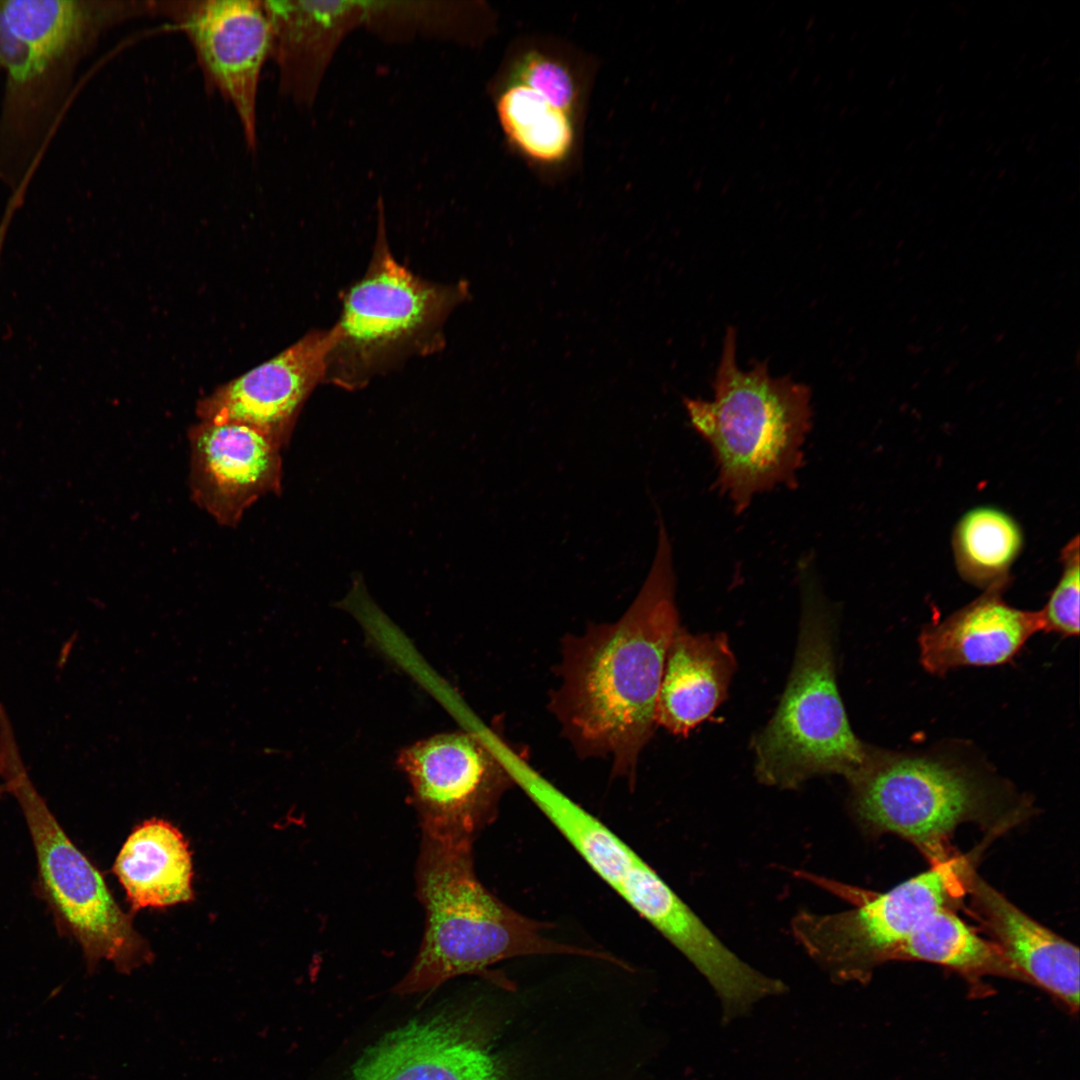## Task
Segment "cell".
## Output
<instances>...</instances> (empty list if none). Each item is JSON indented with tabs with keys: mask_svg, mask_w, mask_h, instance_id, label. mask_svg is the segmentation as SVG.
Instances as JSON below:
<instances>
[{
	"mask_svg": "<svg viewBox=\"0 0 1080 1080\" xmlns=\"http://www.w3.org/2000/svg\"><path fill=\"white\" fill-rule=\"evenodd\" d=\"M680 627L672 548L663 521L650 571L624 614L566 635L548 706L581 758H608L616 777L634 784L652 738L671 641Z\"/></svg>",
	"mask_w": 1080,
	"mask_h": 1080,
	"instance_id": "6da1fadb",
	"label": "cell"
},
{
	"mask_svg": "<svg viewBox=\"0 0 1080 1080\" xmlns=\"http://www.w3.org/2000/svg\"><path fill=\"white\" fill-rule=\"evenodd\" d=\"M151 1L0 0V182L19 201L64 116L77 69Z\"/></svg>",
	"mask_w": 1080,
	"mask_h": 1080,
	"instance_id": "7a4b0ae2",
	"label": "cell"
},
{
	"mask_svg": "<svg viewBox=\"0 0 1080 1080\" xmlns=\"http://www.w3.org/2000/svg\"><path fill=\"white\" fill-rule=\"evenodd\" d=\"M851 812L869 835L895 834L932 863L950 857L948 840L963 823L1001 830L1029 809L1007 781L955 750L891 751L872 746L849 781Z\"/></svg>",
	"mask_w": 1080,
	"mask_h": 1080,
	"instance_id": "3957f363",
	"label": "cell"
},
{
	"mask_svg": "<svg viewBox=\"0 0 1080 1080\" xmlns=\"http://www.w3.org/2000/svg\"><path fill=\"white\" fill-rule=\"evenodd\" d=\"M472 842L423 836L416 884L426 912L425 932L396 993L426 992L465 974L492 979L488 967L525 955L572 954L616 963L606 953L545 937L543 923L499 901L475 875Z\"/></svg>",
	"mask_w": 1080,
	"mask_h": 1080,
	"instance_id": "277c9868",
	"label": "cell"
},
{
	"mask_svg": "<svg viewBox=\"0 0 1080 1080\" xmlns=\"http://www.w3.org/2000/svg\"><path fill=\"white\" fill-rule=\"evenodd\" d=\"M736 331L726 330L713 382L714 399L683 398L690 424L710 445L719 491L744 511L753 497L796 486L811 427V392L789 376L774 378L766 361L741 371Z\"/></svg>",
	"mask_w": 1080,
	"mask_h": 1080,
	"instance_id": "5b68a950",
	"label": "cell"
},
{
	"mask_svg": "<svg viewBox=\"0 0 1080 1080\" xmlns=\"http://www.w3.org/2000/svg\"><path fill=\"white\" fill-rule=\"evenodd\" d=\"M801 576L803 609L793 667L773 717L752 741L756 778L780 789L798 788L820 775L849 781L872 748L853 732L838 691L832 613L808 570Z\"/></svg>",
	"mask_w": 1080,
	"mask_h": 1080,
	"instance_id": "8992f818",
	"label": "cell"
},
{
	"mask_svg": "<svg viewBox=\"0 0 1080 1080\" xmlns=\"http://www.w3.org/2000/svg\"><path fill=\"white\" fill-rule=\"evenodd\" d=\"M378 224L368 267L343 292L339 319L330 328L323 383L347 390L441 349L446 320L469 297L465 281L432 282L397 261L381 215Z\"/></svg>",
	"mask_w": 1080,
	"mask_h": 1080,
	"instance_id": "52a82bcc",
	"label": "cell"
},
{
	"mask_svg": "<svg viewBox=\"0 0 1080 1080\" xmlns=\"http://www.w3.org/2000/svg\"><path fill=\"white\" fill-rule=\"evenodd\" d=\"M0 779L19 804L29 830L37 862L35 893L47 905L58 933L78 943L88 971L102 960L123 974L150 963L152 952L130 916L31 780L5 709H0Z\"/></svg>",
	"mask_w": 1080,
	"mask_h": 1080,
	"instance_id": "ba28073f",
	"label": "cell"
},
{
	"mask_svg": "<svg viewBox=\"0 0 1080 1080\" xmlns=\"http://www.w3.org/2000/svg\"><path fill=\"white\" fill-rule=\"evenodd\" d=\"M972 866L970 859L951 855L878 894L798 871L799 877L854 907L830 914L801 911L791 921L792 935L833 978L863 982L876 967L895 960L901 945L927 918L959 903Z\"/></svg>",
	"mask_w": 1080,
	"mask_h": 1080,
	"instance_id": "9c48e42d",
	"label": "cell"
},
{
	"mask_svg": "<svg viewBox=\"0 0 1080 1080\" xmlns=\"http://www.w3.org/2000/svg\"><path fill=\"white\" fill-rule=\"evenodd\" d=\"M398 764L411 785L422 834L433 839L473 841L517 783L515 769L464 731L416 742L400 752Z\"/></svg>",
	"mask_w": 1080,
	"mask_h": 1080,
	"instance_id": "30bf717a",
	"label": "cell"
},
{
	"mask_svg": "<svg viewBox=\"0 0 1080 1080\" xmlns=\"http://www.w3.org/2000/svg\"><path fill=\"white\" fill-rule=\"evenodd\" d=\"M153 14L170 19L185 34L207 86L233 107L254 151L260 76L272 49L263 1H153Z\"/></svg>",
	"mask_w": 1080,
	"mask_h": 1080,
	"instance_id": "8fae6325",
	"label": "cell"
},
{
	"mask_svg": "<svg viewBox=\"0 0 1080 1080\" xmlns=\"http://www.w3.org/2000/svg\"><path fill=\"white\" fill-rule=\"evenodd\" d=\"M347 1080H508L489 1032L472 1012L444 1009L387 1033Z\"/></svg>",
	"mask_w": 1080,
	"mask_h": 1080,
	"instance_id": "7c38bea8",
	"label": "cell"
},
{
	"mask_svg": "<svg viewBox=\"0 0 1080 1080\" xmlns=\"http://www.w3.org/2000/svg\"><path fill=\"white\" fill-rule=\"evenodd\" d=\"M192 500L218 524L235 527L260 498L281 487V447L236 422L199 421L188 431Z\"/></svg>",
	"mask_w": 1080,
	"mask_h": 1080,
	"instance_id": "4fadbf2b",
	"label": "cell"
},
{
	"mask_svg": "<svg viewBox=\"0 0 1080 1080\" xmlns=\"http://www.w3.org/2000/svg\"><path fill=\"white\" fill-rule=\"evenodd\" d=\"M330 343V329L309 331L275 357L199 400V421L244 424L282 448L306 399L323 383Z\"/></svg>",
	"mask_w": 1080,
	"mask_h": 1080,
	"instance_id": "5bb4252c",
	"label": "cell"
},
{
	"mask_svg": "<svg viewBox=\"0 0 1080 1080\" xmlns=\"http://www.w3.org/2000/svg\"><path fill=\"white\" fill-rule=\"evenodd\" d=\"M1007 586L985 589L968 605L921 631L920 662L926 671L944 675L957 667L1002 665L1043 631L1040 610L1018 609L1003 599Z\"/></svg>",
	"mask_w": 1080,
	"mask_h": 1080,
	"instance_id": "9a60e30c",
	"label": "cell"
},
{
	"mask_svg": "<svg viewBox=\"0 0 1080 1080\" xmlns=\"http://www.w3.org/2000/svg\"><path fill=\"white\" fill-rule=\"evenodd\" d=\"M973 912L1009 961L1025 977L1079 1009V949L1043 926L970 869L966 880Z\"/></svg>",
	"mask_w": 1080,
	"mask_h": 1080,
	"instance_id": "2e32d148",
	"label": "cell"
},
{
	"mask_svg": "<svg viewBox=\"0 0 1080 1080\" xmlns=\"http://www.w3.org/2000/svg\"><path fill=\"white\" fill-rule=\"evenodd\" d=\"M736 660L723 633L692 634L681 626L668 648L656 723L687 736L725 700Z\"/></svg>",
	"mask_w": 1080,
	"mask_h": 1080,
	"instance_id": "e0dca14e",
	"label": "cell"
},
{
	"mask_svg": "<svg viewBox=\"0 0 1080 1080\" xmlns=\"http://www.w3.org/2000/svg\"><path fill=\"white\" fill-rule=\"evenodd\" d=\"M280 88L296 100L313 95L331 51L363 7L352 2L263 1Z\"/></svg>",
	"mask_w": 1080,
	"mask_h": 1080,
	"instance_id": "ac0fdd59",
	"label": "cell"
},
{
	"mask_svg": "<svg viewBox=\"0 0 1080 1080\" xmlns=\"http://www.w3.org/2000/svg\"><path fill=\"white\" fill-rule=\"evenodd\" d=\"M113 872L134 910L190 902L193 869L182 833L157 818L136 826L122 845Z\"/></svg>",
	"mask_w": 1080,
	"mask_h": 1080,
	"instance_id": "d6986e66",
	"label": "cell"
},
{
	"mask_svg": "<svg viewBox=\"0 0 1080 1080\" xmlns=\"http://www.w3.org/2000/svg\"><path fill=\"white\" fill-rule=\"evenodd\" d=\"M895 960L943 965L969 980L999 976L1027 983L997 944L978 936L949 908L927 918L901 945Z\"/></svg>",
	"mask_w": 1080,
	"mask_h": 1080,
	"instance_id": "ffe728a7",
	"label": "cell"
},
{
	"mask_svg": "<svg viewBox=\"0 0 1080 1080\" xmlns=\"http://www.w3.org/2000/svg\"><path fill=\"white\" fill-rule=\"evenodd\" d=\"M1023 547L1015 519L992 506H978L962 515L952 533V550L960 576L988 589L1010 583V568Z\"/></svg>",
	"mask_w": 1080,
	"mask_h": 1080,
	"instance_id": "44dd1931",
	"label": "cell"
},
{
	"mask_svg": "<svg viewBox=\"0 0 1080 1080\" xmlns=\"http://www.w3.org/2000/svg\"><path fill=\"white\" fill-rule=\"evenodd\" d=\"M496 110L506 136L529 159L553 165L569 157L575 142L572 113L513 81L497 97Z\"/></svg>",
	"mask_w": 1080,
	"mask_h": 1080,
	"instance_id": "7402d4cb",
	"label": "cell"
},
{
	"mask_svg": "<svg viewBox=\"0 0 1080 1080\" xmlns=\"http://www.w3.org/2000/svg\"><path fill=\"white\" fill-rule=\"evenodd\" d=\"M524 784L553 825L619 894L643 860L604 824L559 794L538 783Z\"/></svg>",
	"mask_w": 1080,
	"mask_h": 1080,
	"instance_id": "603a6c76",
	"label": "cell"
},
{
	"mask_svg": "<svg viewBox=\"0 0 1080 1080\" xmlns=\"http://www.w3.org/2000/svg\"><path fill=\"white\" fill-rule=\"evenodd\" d=\"M513 82L524 85L551 102L573 113L579 92L576 79L568 67L538 51L521 55L512 67Z\"/></svg>",
	"mask_w": 1080,
	"mask_h": 1080,
	"instance_id": "cb8c5ba5",
	"label": "cell"
},
{
	"mask_svg": "<svg viewBox=\"0 0 1080 1080\" xmlns=\"http://www.w3.org/2000/svg\"><path fill=\"white\" fill-rule=\"evenodd\" d=\"M1062 573L1040 610L1043 631L1063 637L1079 634V541H1069L1061 551Z\"/></svg>",
	"mask_w": 1080,
	"mask_h": 1080,
	"instance_id": "d4e9b609",
	"label": "cell"
},
{
	"mask_svg": "<svg viewBox=\"0 0 1080 1080\" xmlns=\"http://www.w3.org/2000/svg\"><path fill=\"white\" fill-rule=\"evenodd\" d=\"M5 793H7L6 787L2 782H0V799L3 798Z\"/></svg>",
	"mask_w": 1080,
	"mask_h": 1080,
	"instance_id": "484cf974",
	"label": "cell"
}]
</instances>
